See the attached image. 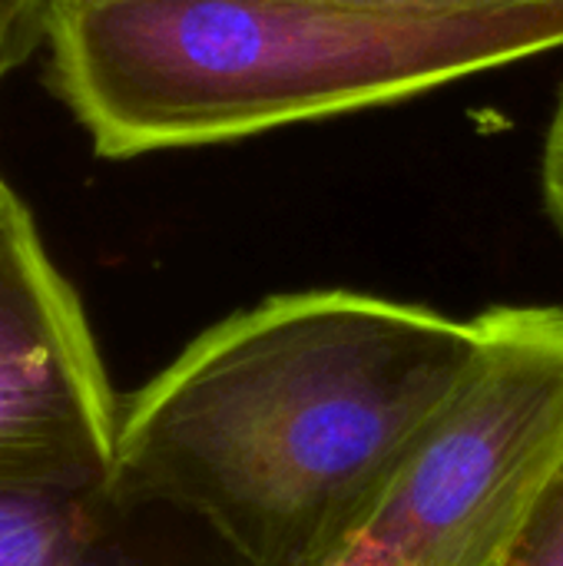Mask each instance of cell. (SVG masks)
<instances>
[{
  "label": "cell",
  "instance_id": "cell-1",
  "mask_svg": "<svg viewBox=\"0 0 563 566\" xmlns=\"http://www.w3.org/2000/svg\"><path fill=\"white\" fill-rule=\"evenodd\" d=\"M481 318L352 289L272 295L119 398L116 481L242 566H319L471 381Z\"/></svg>",
  "mask_w": 563,
  "mask_h": 566
},
{
  "label": "cell",
  "instance_id": "cell-2",
  "mask_svg": "<svg viewBox=\"0 0 563 566\" xmlns=\"http://www.w3.org/2000/svg\"><path fill=\"white\" fill-rule=\"evenodd\" d=\"M46 80L103 159L249 139L563 46V0H46Z\"/></svg>",
  "mask_w": 563,
  "mask_h": 566
},
{
  "label": "cell",
  "instance_id": "cell-3",
  "mask_svg": "<svg viewBox=\"0 0 563 566\" xmlns=\"http://www.w3.org/2000/svg\"><path fill=\"white\" fill-rule=\"evenodd\" d=\"M478 318L471 381L319 566H504L563 461V308Z\"/></svg>",
  "mask_w": 563,
  "mask_h": 566
},
{
  "label": "cell",
  "instance_id": "cell-4",
  "mask_svg": "<svg viewBox=\"0 0 563 566\" xmlns=\"http://www.w3.org/2000/svg\"><path fill=\"white\" fill-rule=\"evenodd\" d=\"M119 395L27 202L0 186V484L116 471Z\"/></svg>",
  "mask_w": 563,
  "mask_h": 566
},
{
  "label": "cell",
  "instance_id": "cell-5",
  "mask_svg": "<svg viewBox=\"0 0 563 566\" xmlns=\"http://www.w3.org/2000/svg\"><path fill=\"white\" fill-rule=\"evenodd\" d=\"M0 566H242L192 514L113 474L0 484Z\"/></svg>",
  "mask_w": 563,
  "mask_h": 566
},
{
  "label": "cell",
  "instance_id": "cell-6",
  "mask_svg": "<svg viewBox=\"0 0 563 566\" xmlns=\"http://www.w3.org/2000/svg\"><path fill=\"white\" fill-rule=\"evenodd\" d=\"M504 566H563V461L528 507Z\"/></svg>",
  "mask_w": 563,
  "mask_h": 566
},
{
  "label": "cell",
  "instance_id": "cell-7",
  "mask_svg": "<svg viewBox=\"0 0 563 566\" xmlns=\"http://www.w3.org/2000/svg\"><path fill=\"white\" fill-rule=\"evenodd\" d=\"M46 36V0H0V83ZM7 179L0 176V186Z\"/></svg>",
  "mask_w": 563,
  "mask_h": 566
},
{
  "label": "cell",
  "instance_id": "cell-8",
  "mask_svg": "<svg viewBox=\"0 0 563 566\" xmlns=\"http://www.w3.org/2000/svg\"><path fill=\"white\" fill-rule=\"evenodd\" d=\"M541 186H544V202L548 212L563 235V86L557 93V106L548 123L544 136V159H541Z\"/></svg>",
  "mask_w": 563,
  "mask_h": 566
},
{
  "label": "cell",
  "instance_id": "cell-9",
  "mask_svg": "<svg viewBox=\"0 0 563 566\" xmlns=\"http://www.w3.org/2000/svg\"><path fill=\"white\" fill-rule=\"evenodd\" d=\"M441 3H521V0H441Z\"/></svg>",
  "mask_w": 563,
  "mask_h": 566
},
{
  "label": "cell",
  "instance_id": "cell-10",
  "mask_svg": "<svg viewBox=\"0 0 563 566\" xmlns=\"http://www.w3.org/2000/svg\"><path fill=\"white\" fill-rule=\"evenodd\" d=\"M428 3H441V0H428Z\"/></svg>",
  "mask_w": 563,
  "mask_h": 566
}]
</instances>
